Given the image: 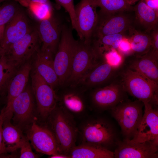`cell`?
Wrapping results in <instances>:
<instances>
[{
	"mask_svg": "<svg viewBox=\"0 0 158 158\" xmlns=\"http://www.w3.org/2000/svg\"><path fill=\"white\" fill-rule=\"evenodd\" d=\"M46 122L56 138L59 153L68 155L76 145L78 134L75 118L57 104Z\"/></svg>",
	"mask_w": 158,
	"mask_h": 158,
	"instance_id": "7a4b0ae2",
	"label": "cell"
},
{
	"mask_svg": "<svg viewBox=\"0 0 158 158\" xmlns=\"http://www.w3.org/2000/svg\"><path fill=\"white\" fill-rule=\"evenodd\" d=\"M127 1L128 3V4H129L131 6V3L132 0H127Z\"/></svg>",
	"mask_w": 158,
	"mask_h": 158,
	"instance_id": "ee69618b",
	"label": "cell"
},
{
	"mask_svg": "<svg viewBox=\"0 0 158 158\" xmlns=\"http://www.w3.org/2000/svg\"><path fill=\"white\" fill-rule=\"evenodd\" d=\"M3 125L2 135L7 152H12L20 148L21 143L26 137L20 129L12 123V112H5Z\"/></svg>",
	"mask_w": 158,
	"mask_h": 158,
	"instance_id": "7402d4cb",
	"label": "cell"
},
{
	"mask_svg": "<svg viewBox=\"0 0 158 158\" xmlns=\"http://www.w3.org/2000/svg\"><path fill=\"white\" fill-rule=\"evenodd\" d=\"M70 158H114L113 151L93 145L81 143L68 154Z\"/></svg>",
	"mask_w": 158,
	"mask_h": 158,
	"instance_id": "cb8c5ba5",
	"label": "cell"
},
{
	"mask_svg": "<svg viewBox=\"0 0 158 158\" xmlns=\"http://www.w3.org/2000/svg\"><path fill=\"white\" fill-rule=\"evenodd\" d=\"M102 61L91 43L86 44L79 39L69 77L63 86H76L86 75Z\"/></svg>",
	"mask_w": 158,
	"mask_h": 158,
	"instance_id": "52a82bcc",
	"label": "cell"
},
{
	"mask_svg": "<svg viewBox=\"0 0 158 158\" xmlns=\"http://www.w3.org/2000/svg\"><path fill=\"white\" fill-rule=\"evenodd\" d=\"M31 69V61H28L20 66L12 78L7 88L6 106L9 105L14 99L25 90Z\"/></svg>",
	"mask_w": 158,
	"mask_h": 158,
	"instance_id": "603a6c76",
	"label": "cell"
},
{
	"mask_svg": "<svg viewBox=\"0 0 158 158\" xmlns=\"http://www.w3.org/2000/svg\"><path fill=\"white\" fill-rule=\"evenodd\" d=\"M140 23L150 33L157 28L158 12L148 6L144 0H140L133 7Z\"/></svg>",
	"mask_w": 158,
	"mask_h": 158,
	"instance_id": "d4e9b609",
	"label": "cell"
},
{
	"mask_svg": "<svg viewBox=\"0 0 158 158\" xmlns=\"http://www.w3.org/2000/svg\"><path fill=\"white\" fill-rule=\"evenodd\" d=\"M59 94H56L57 104L74 118L85 115L89 108L86 91L78 85L60 87Z\"/></svg>",
	"mask_w": 158,
	"mask_h": 158,
	"instance_id": "8fae6325",
	"label": "cell"
},
{
	"mask_svg": "<svg viewBox=\"0 0 158 158\" xmlns=\"http://www.w3.org/2000/svg\"><path fill=\"white\" fill-rule=\"evenodd\" d=\"M139 0H132L131 4V5L132 6V5L135 4L136 2Z\"/></svg>",
	"mask_w": 158,
	"mask_h": 158,
	"instance_id": "7bdbcfd3",
	"label": "cell"
},
{
	"mask_svg": "<svg viewBox=\"0 0 158 158\" xmlns=\"http://www.w3.org/2000/svg\"><path fill=\"white\" fill-rule=\"evenodd\" d=\"M21 158H38V156L32 151L28 140L27 137L22 142L20 147Z\"/></svg>",
	"mask_w": 158,
	"mask_h": 158,
	"instance_id": "836d02e7",
	"label": "cell"
},
{
	"mask_svg": "<svg viewBox=\"0 0 158 158\" xmlns=\"http://www.w3.org/2000/svg\"><path fill=\"white\" fill-rule=\"evenodd\" d=\"M124 33L105 35L92 40L91 43L97 56L102 59L107 53L118 49L119 44L125 37Z\"/></svg>",
	"mask_w": 158,
	"mask_h": 158,
	"instance_id": "4316f807",
	"label": "cell"
},
{
	"mask_svg": "<svg viewBox=\"0 0 158 158\" xmlns=\"http://www.w3.org/2000/svg\"><path fill=\"white\" fill-rule=\"evenodd\" d=\"M121 66L114 67L103 60L86 75L77 85L86 91L107 85L118 77Z\"/></svg>",
	"mask_w": 158,
	"mask_h": 158,
	"instance_id": "2e32d148",
	"label": "cell"
},
{
	"mask_svg": "<svg viewBox=\"0 0 158 158\" xmlns=\"http://www.w3.org/2000/svg\"><path fill=\"white\" fill-rule=\"evenodd\" d=\"M100 11L113 13L133 10L127 0H95Z\"/></svg>",
	"mask_w": 158,
	"mask_h": 158,
	"instance_id": "f1b7e54d",
	"label": "cell"
},
{
	"mask_svg": "<svg viewBox=\"0 0 158 158\" xmlns=\"http://www.w3.org/2000/svg\"><path fill=\"white\" fill-rule=\"evenodd\" d=\"M124 58L117 50L114 49L107 53L102 57L104 60L111 66L116 67L121 66Z\"/></svg>",
	"mask_w": 158,
	"mask_h": 158,
	"instance_id": "d6a6232c",
	"label": "cell"
},
{
	"mask_svg": "<svg viewBox=\"0 0 158 158\" xmlns=\"http://www.w3.org/2000/svg\"><path fill=\"white\" fill-rule=\"evenodd\" d=\"M26 129V137L37 152L50 156L60 153L55 136L47 126L34 121Z\"/></svg>",
	"mask_w": 158,
	"mask_h": 158,
	"instance_id": "5bb4252c",
	"label": "cell"
},
{
	"mask_svg": "<svg viewBox=\"0 0 158 158\" xmlns=\"http://www.w3.org/2000/svg\"><path fill=\"white\" fill-rule=\"evenodd\" d=\"M17 68L4 54L2 55L0 59V96L7 91L9 83Z\"/></svg>",
	"mask_w": 158,
	"mask_h": 158,
	"instance_id": "83f0119b",
	"label": "cell"
},
{
	"mask_svg": "<svg viewBox=\"0 0 158 158\" xmlns=\"http://www.w3.org/2000/svg\"><path fill=\"white\" fill-rule=\"evenodd\" d=\"M150 35L152 42L151 51L155 56H158V30L157 28L152 30Z\"/></svg>",
	"mask_w": 158,
	"mask_h": 158,
	"instance_id": "8d00e7d4",
	"label": "cell"
},
{
	"mask_svg": "<svg viewBox=\"0 0 158 158\" xmlns=\"http://www.w3.org/2000/svg\"><path fill=\"white\" fill-rule=\"evenodd\" d=\"M7 0H0V3H1L3 1H7Z\"/></svg>",
	"mask_w": 158,
	"mask_h": 158,
	"instance_id": "f6af8a7d",
	"label": "cell"
},
{
	"mask_svg": "<svg viewBox=\"0 0 158 158\" xmlns=\"http://www.w3.org/2000/svg\"><path fill=\"white\" fill-rule=\"evenodd\" d=\"M118 50L124 58L132 55L131 45L128 38L125 37L122 40L119 44Z\"/></svg>",
	"mask_w": 158,
	"mask_h": 158,
	"instance_id": "e575fe53",
	"label": "cell"
},
{
	"mask_svg": "<svg viewBox=\"0 0 158 158\" xmlns=\"http://www.w3.org/2000/svg\"><path fill=\"white\" fill-rule=\"evenodd\" d=\"M158 146L149 142L121 140L113 151L115 158H157Z\"/></svg>",
	"mask_w": 158,
	"mask_h": 158,
	"instance_id": "ac0fdd59",
	"label": "cell"
},
{
	"mask_svg": "<svg viewBox=\"0 0 158 158\" xmlns=\"http://www.w3.org/2000/svg\"><path fill=\"white\" fill-rule=\"evenodd\" d=\"M21 4L27 6L33 16L39 21L49 18L52 14V4L28 2Z\"/></svg>",
	"mask_w": 158,
	"mask_h": 158,
	"instance_id": "f546056e",
	"label": "cell"
},
{
	"mask_svg": "<svg viewBox=\"0 0 158 158\" xmlns=\"http://www.w3.org/2000/svg\"><path fill=\"white\" fill-rule=\"evenodd\" d=\"M131 55L127 56L129 59H124L127 61L124 60L123 64L158 85V57L152 53L151 49L142 56Z\"/></svg>",
	"mask_w": 158,
	"mask_h": 158,
	"instance_id": "ffe728a7",
	"label": "cell"
},
{
	"mask_svg": "<svg viewBox=\"0 0 158 158\" xmlns=\"http://www.w3.org/2000/svg\"><path fill=\"white\" fill-rule=\"evenodd\" d=\"M17 1L19 2L20 4L28 2L51 4L49 0H19L18 1Z\"/></svg>",
	"mask_w": 158,
	"mask_h": 158,
	"instance_id": "f35d334b",
	"label": "cell"
},
{
	"mask_svg": "<svg viewBox=\"0 0 158 158\" xmlns=\"http://www.w3.org/2000/svg\"><path fill=\"white\" fill-rule=\"evenodd\" d=\"M41 44L36 28H33L11 45L4 54L8 60L18 68L34 56Z\"/></svg>",
	"mask_w": 158,
	"mask_h": 158,
	"instance_id": "9c48e42d",
	"label": "cell"
},
{
	"mask_svg": "<svg viewBox=\"0 0 158 158\" xmlns=\"http://www.w3.org/2000/svg\"><path fill=\"white\" fill-rule=\"evenodd\" d=\"M72 26L64 23L60 40L54 59L59 87L64 85L69 75L73 60L78 43L73 37Z\"/></svg>",
	"mask_w": 158,
	"mask_h": 158,
	"instance_id": "5b68a950",
	"label": "cell"
},
{
	"mask_svg": "<svg viewBox=\"0 0 158 158\" xmlns=\"http://www.w3.org/2000/svg\"><path fill=\"white\" fill-rule=\"evenodd\" d=\"M89 108L98 112L110 110L127 99V93L118 78L105 86L87 91Z\"/></svg>",
	"mask_w": 158,
	"mask_h": 158,
	"instance_id": "8992f818",
	"label": "cell"
},
{
	"mask_svg": "<svg viewBox=\"0 0 158 158\" xmlns=\"http://www.w3.org/2000/svg\"><path fill=\"white\" fill-rule=\"evenodd\" d=\"M64 23L60 18L53 14L49 18L39 21L36 28L41 42V50L49 51L55 55Z\"/></svg>",
	"mask_w": 158,
	"mask_h": 158,
	"instance_id": "9a60e30c",
	"label": "cell"
},
{
	"mask_svg": "<svg viewBox=\"0 0 158 158\" xmlns=\"http://www.w3.org/2000/svg\"><path fill=\"white\" fill-rule=\"evenodd\" d=\"M118 77L127 93L144 103L148 102L158 106V85L128 68L123 63Z\"/></svg>",
	"mask_w": 158,
	"mask_h": 158,
	"instance_id": "3957f363",
	"label": "cell"
},
{
	"mask_svg": "<svg viewBox=\"0 0 158 158\" xmlns=\"http://www.w3.org/2000/svg\"><path fill=\"white\" fill-rule=\"evenodd\" d=\"M143 117L137 132L132 139L138 142H150L158 146V106L144 103Z\"/></svg>",
	"mask_w": 158,
	"mask_h": 158,
	"instance_id": "e0dca14e",
	"label": "cell"
},
{
	"mask_svg": "<svg viewBox=\"0 0 158 158\" xmlns=\"http://www.w3.org/2000/svg\"><path fill=\"white\" fill-rule=\"evenodd\" d=\"M5 25H0V43L3 37Z\"/></svg>",
	"mask_w": 158,
	"mask_h": 158,
	"instance_id": "60d3db41",
	"label": "cell"
},
{
	"mask_svg": "<svg viewBox=\"0 0 158 158\" xmlns=\"http://www.w3.org/2000/svg\"><path fill=\"white\" fill-rule=\"evenodd\" d=\"M34 95L29 86L14 99L5 110L11 111L13 124L21 130L26 129L36 119Z\"/></svg>",
	"mask_w": 158,
	"mask_h": 158,
	"instance_id": "ba28073f",
	"label": "cell"
},
{
	"mask_svg": "<svg viewBox=\"0 0 158 158\" xmlns=\"http://www.w3.org/2000/svg\"><path fill=\"white\" fill-rule=\"evenodd\" d=\"M32 90L35 99L37 112L47 121L57 105L56 91L35 71L31 76Z\"/></svg>",
	"mask_w": 158,
	"mask_h": 158,
	"instance_id": "30bf717a",
	"label": "cell"
},
{
	"mask_svg": "<svg viewBox=\"0 0 158 158\" xmlns=\"http://www.w3.org/2000/svg\"><path fill=\"white\" fill-rule=\"evenodd\" d=\"M144 107L142 102L128 99L110 110L120 126L123 140H132L136 135L143 117Z\"/></svg>",
	"mask_w": 158,
	"mask_h": 158,
	"instance_id": "277c9868",
	"label": "cell"
},
{
	"mask_svg": "<svg viewBox=\"0 0 158 158\" xmlns=\"http://www.w3.org/2000/svg\"><path fill=\"white\" fill-rule=\"evenodd\" d=\"M26 15L21 9L5 26L0 46L4 54L10 47L32 29Z\"/></svg>",
	"mask_w": 158,
	"mask_h": 158,
	"instance_id": "d6986e66",
	"label": "cell"
},
{
	"mask_svg": "<svg viewBox=\"0 0 158 158\" xmlns=\"http://www.w3.org/2000/svg\"><path fill=\"white\" fill-rule=\"evenodd\" d=\"M78 129L82 143L93 145L113 151L121 140L114 123L108 118L99 115L87 117Z\"/></svg>",
	"mask_w": 158,
	"mask_h": 158,
	"instance_id": "6da1fadb",
	"label": "cell"
},
{
	"mask_svg": "<svg viewBox=\"0 0 158 158\" xmlns=\"http://www.w3.org/2000/svg\"><path fill=\"white\" fill-rule=\"evenodd\" d=\"M50 158H70L69 156L67 155L61 154L58 153L54 155H50Z\"/></svg>",
	"mask_w": 158,
	"mask_h": 158,
	"instance_id": "ab89813d",
	"label": "cell"
},
{
	"mask_svg": "<svg viewBox=\"0 0 158 158\" xmlns=\"http://www.w3.org/2000/svg\"><path fill=\"white\" fill-rule=\"evenodd\" d=\"M129 38L132 55L143 56L152 49V42L150 35L139 31L132 26L129 28Z\"/></svg>",
	"mask_w": 158,
	"mask_h": 158,
	"instance_id": "484cf974",
	"label": "cell"
},
{
	"mask_svg": "<svg viewBox=\"0 0 158 158\" xmlns=\"http://www.w3.org/2000/svg\"><path fill=\"white\" fill-rule=\"evenodd\" d=\"M124 12L113 13L99 11L92 40L106 35L124 33L131 25V20Z\"/></svg>",
	"mask_w": 158,
	"mask_h": 158,
	"instance_id": "4fadbf2b",
	"label": "cell"
},
{
	"mask_svg": "<svg viewBox=\"0 0 158 158\" xmlns=\"http://www.w3.org/2000/svg\"><path fill=\"white\" fill-rule=\"evenodd\" d=\"M40 48L34 55V71L56 91V89L59 87V84L54 68V55L50 52L42 50Z\"/></svg>",
	"mask_w": 158,
	"mask_h": 158,
	"instance_id": "44dd1931",
	"label": "cell"
},
{
	"mask_svg": "<svg viewBox=\"0 0 158 158\" xmlns=\"http://www.w3.org/2000/svg\"><path fill=\"white\" fill-rule=\"evenodd\" d=\"M4 54V51L0 46V59L2 55Z\"/></svg>",
	"mask_w": 158,
	"mask_h": 158,
	"instance_id": "b9f144b4",
	"label": "cell"
},
{
	"mask_svg": "<svg viewBox=\"0 0 158 158\" xmlns=\"http://www.w3.org/2000/svg\"><path fill=\"white\" fill-rule=\"evenodd\" d=\"M147 5L150 8L158 11V0H144Z\"/></svg>",
	"mask_w": 158,
	"mask_h": 158,
	"instance_id": "74e56055",
	"label": "cell"
},
{
	"mask_svg": "<svg viewBox=\"0 0 158 158\" xmlns=\"http://www.w3.org/2000/svg\"><path fill=\"white\" fill-rule=\"evenodd\" d=\"M95 0H80L75 6L79 39L86 44H91L92 34L98 18Z\"/></svg>",
	"mask_w": 158,
	"mask_h": 158,
	"instance_id": "7c38bea8",
	"label": "cell"
},
{
	"mask_svg": "<svg viewBox=\"0 0 158 158\" xmlns=\"http://www.w3.org/2000/svg\"><path fill=\"white\" fill-rule=\"evenodd\" d=\"M16 0L7 1L0 6V25H5L21 10Z\"/></svg>",
	"mask_w": 158,
	"mask_h": 158,
	"instance_id": "4dcf8cb0",
	"label": "cell"
},
{
	"mask_svg": "<svg viewBox=\"0 0 158 158\" xmlns=\"http://www.w3.org/2000/svg\"><path fill=\"white\" fill-rule=\"evenodd\" d=\"M5 113L4 107L0 112V154H4L7 152L4 142L3 135V125L5 117Z\"/></svg>",
	"mask_w": 158,
	"mask_h": 158,
	"instance_id": "d590c367",
	"label": "cell"
},
{
	"mask_svg": "<svg viewBox=\"0 0 158 158\" xmlns=\"http://www.w3.org/2000/svg\"><path fill=\"white\" fill-rule=\"evenodd\" d=\"M58 5L62 7L69 15L72 28L77 29L73 0H55Z\"/></svg>",
	"mask_w": 158,
	"mask_h": 158,
	"instance_id": "1f68e13d",
	"label": "cell"
}]
</instances>
